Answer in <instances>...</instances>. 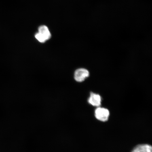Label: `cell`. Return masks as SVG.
Here are the masks:
<instances>
[{
    "label": "cell",
    "mask_w": 152,
    "mask_h": 152,
    "mask_svg": "<svg viewBox=\"0 0 152 152\" xmlns=\"http://www.w3.org/2000/svg\"><path fill=\"white\" fill-rule=\"evenodd\" d=\"M51 37V34L48 27L45 26H41L38 28V32L35 35V37L40 43H45Z\"/></svg>",
    "instance_id": "1"
},
{
    "label": "cell",
    "mask_w": 152,
    "mask_h": 152,
    "mask_svg": "<svg viewBox=\"0 0 152 152\" xmlns=\"http://www.w3.org/2000/svg\"><path fill=\"white\" fill-rule=\"evenodd\" d=\"M109 110L103 107H98L95 111V116L96 119L102 121H107L110 116Z\"/></svg>",
    "instance_id": "2"
},
{
    "label": "cell",
    "mask_w": 152,
    "mask_h": 152,
    "mask_svg": "<svg viewBox=\"0 0 152 152\" xmlns=\"http://www.w3.org/2000/svg\"><path fill=\"white\" fill-rule=\"evenodd\" d=\"M90 75V73L86 69L83 68H80L76 70L74 77L75 80L78 82H82L84 81Z\"/></svg>",
    "instance_id": "3"
},
{
    "label": "cell",
    "mask_w": 152,
    "mask_h": 152,
    "mask_svg": "<svg viewBox=\"0 0 152 152\" xmlns=\"http://www.w3.org/2000/svg\"><path fill=\"white\" fill-rule=\"evenodd\" d=\"M88 102L89 104L95 107H99L102 102V98L99 94L91 92Z\"/></svg>",
    "instance_id": "4"
},
{
    "label": "cell",
    "mask_w": 152,
    "mask_h": 152,
    "mask_svg": "<svg viewBox=\"0 0 152 152\" xmlns=\"http://www.w3.org/2000/svg\"><path fill=\"white\" fill-rule=\"evenodd\" d=\"M132 152H152V148L149 144H140L135 147Z\"/></svg>",
    "instance_id": "5"
}]
</instances>
